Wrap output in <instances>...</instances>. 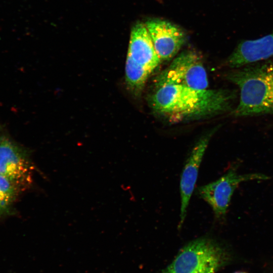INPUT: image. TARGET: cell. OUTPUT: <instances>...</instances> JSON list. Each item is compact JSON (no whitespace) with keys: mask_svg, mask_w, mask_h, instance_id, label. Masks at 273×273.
Masks as SVG:
<instances>
[{"mask_svg":"<svg viewBox=\"0 0 273 273\" xmlns=\"http://www.w3.org/2000/svg\"><path fill=\"white\" fill-rule=\"evenodd\" d=\"M236 91L197 89L178 85L156 88L150 99L153 110L171 121L217 115L232 110Z\"/></svg>","mask_w":273,"mask_h":273,"instance_id":"obj_1","label":"cell"},{"mask_svg":"<svg viewBox=\"0 0 273 273\" xmlns=\"http://www.w3.org/2000/svg\"><path fill=\"white\" fill-rule=\"evenodd\" d=\"M226 78L240 89L235 117L273 114V61L256 62L229 71Z\"/></svg>","mask_w":273,"mask_h":273,"instance_id":"obj_2","label":"cell"},{"mask_svg":"<svg viewBox=\"0 0 273 273\" xmlns=\"http://www.w3.org/2000/svg\"><path fill=\"white\" fill-rule=\"evenodd\" d=\"M145 25L161 61L173 58L186 41L184 31L171 22L155 19L147 21Z\"/></svg>","mask_w":273,"mask_h":273,"instance_id":"obj_8","label":"cell"},{"mask_svg":"<svg viewBox=\"0 0 273 273\" xmlns=\"http://www.w3.org/2000/svg\"><path fill=\"white\" fill-rule=\"evenodd\" d=\"M152 72L127 56L125 66V82L126 88L135 98L141 95L148 78Z\"/></svg>","mask_w":273,"mask_h":273,"instance_id":"obj_11","label":"cell"},{"mask_svg":"<svg viewBox=\"0 0 273 273\" xmlns=\"http://www.w3.org/2000/svg\"></svg>","mask_w":273,"mask_h":273,"instance_id":"obj_15","label":"cell"},{"mask_svg":"<svg viewBox=\"0 0 273 273\" xmlns=\"http://www.w3.org/2000/svg\"><path fill=\"white\" fill-rule=\"evenodd\" d=\"M33 166L26 150L3 134L0 136V174L12 181L19 191L32 183Z\"/></svg>","mask_w":273,"mask_h":273,"instance_id":"obj_6","label":"cell"},{"mask_svg":"<svg viewBox=\"0 0 273 273\" xmlns=\"http://www.w3.org/2000/svg\"><path fill=\"white\" fill-rule=\"evenodd\" d=\"M273 56V33L241 42L226 60L233 68L258 62Z\"/></svg>","mask_w":273,"mask_h":273,"instance_id":"obj_9","label":"cell"},{"mask_svg":"<svg viewBox=\"0 0 273 273\" xmlns=\"http://www.w3.org/2000/svg\"><path fill=\"white\" fill-rule=\"evenodd\" d=\"M228 259L225 250L218 243L208 237L201 238L182 248L159 273H215Z\"/></svg>","mask_w":273,"mask_h":273,"instance_id":"obj_3","label":"cell"},{"mask_svg":"<svg viewBox=\"0 0 273 273\" xmlns=\"http://www.w3.org/2000/svg\"><path fill=\"white\" fill-rule=\"evenodd\" d=\"M156 88L178 85L197 89H207L208 80L200 57L195 52H182L157 77Z\"/></svg>","mask_w":273,"mask_h":273,"instance_id":"obj_5","label":"cell"},{"mask_svg":"<svg viewBox=\"0 0 273 273\" xmlns=\"http://www.w3.org/2000/svg\"><path fill=\"white\" fill-rule=\"evenodd\" d=\"M213 131L201 137L193 148L187 159L180 179V212L178 228L180 230L187 215L191 196L194 191L198 172L205 152Z\"/></svg>","mask_w":273,"mask_h":273,"instance_id":"obj_7","label":"cell"},{"mask_svg":"<svg viewBox=\"0 0 273 273\" xmlns=\"http://www.w3.org/2000/svg\"><path fill=\"white\" fill-rule=\"evenodd\" d=\"M127 56L151 72L159 65L161 60L145 23H138L132 28Z\"/></svg>","mask_w":273,"mask_h":273,"instance_id":"obj_10","label":"cell"},{"mask_svg":"<svg viewBox=\"0 0 273 273\" xmlns=\"http://www.w3.org/2000/svg\"><path fill=\"white\" fill-rule=\"evenodd\" d=\"M9 210H10L9 207L4 205L0 203V216L6 214Z\"/></svg>","mask_w":273,"mask_h":273,"instance_id":"obj_13","label":"cell"},{"mask_svg":"<svg viewBox=\"0 0 273 273\" xmlns=\"http://www.w3.org/2000/svg\"><path fill=\"white\" fill-rule=\"evenodd\" d=\"M235 273H246V272H243V271H238V272H236Z\"/></svg>","mask_w":273,"mask_h":273,"instance_id":"obj_14","label":"cell"},{"mask_svg":"<svg viewBox=\"0 0 273 273\" xmlns=\"http://www.w3.org/2000/svg\"><path fill=\"white\" fill-rule=\"evenodd\" d=\"M237 167L232 166L217 180L197 189L198 195L211 207L217 220L225 218L232 197L241 183L270 178L268 175L260 173H240Z\"/></svg>","mask_w":273,"mask_h":273,"instance_id":"obj_4","label":"cell"},{"mask_svg":"<svg viewBox=\"0 0 273 273\" xmlns=\"http://www.w3.org/2000/svg\"><path fill=\"white\" fill-rule=\"evenodd\" d=\"M19 190L8 178L0 174V203L10 207L19 192Z\"/></svg>","mask_w":273,"mask_h":273,"instance_id":"obj_12","label":"cell"}]
</instances>
